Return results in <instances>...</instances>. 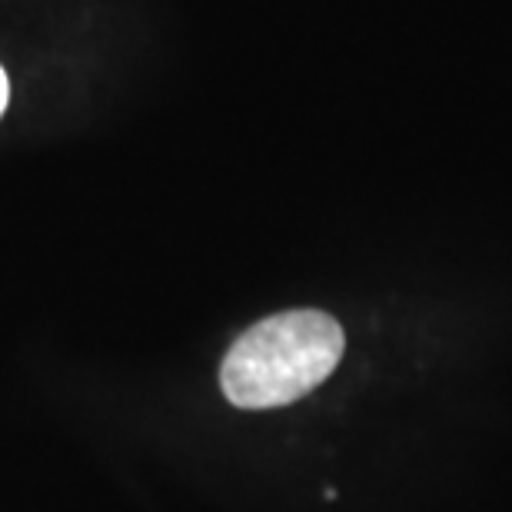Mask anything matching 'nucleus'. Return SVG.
<instances>
[{
  "mask_svg": "<svg viewBox=\"0 0 512 512\" xmlns=\"http://www.w3.org/2000/svg\"><path fill=\"white\" fill-rule=\"evenodd\" d=\"M343 330L330 313L266 316L230 346L220 386L233 406L273 409L313 393L343 360Z\"/></svg>",
  "mask_w": 512,
  "mask_h": 512,
  "instance_id": "1",
  "label": "nucleus"
},
{
  "mask_svg": "<svg viewBox=\"0 0 512 512\" xmlns=\"http://www.w3.org/2000/svg\"><path fill=\"white\" fill-rule=\"evenodd\" d=\"M7 100H10V84H7L4 67H0V117H4V110H7Z\"/></svg>",
  "mask_w": 512,
  "mask_h": 512,
  "instance_id": "2",
  "label": "nucleus"
}]
</instances>
